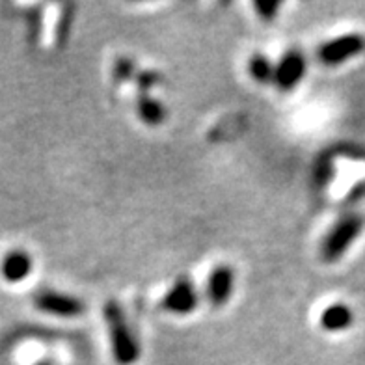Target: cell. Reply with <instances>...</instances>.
I'll return each mask as SVG.
<instances>
[{
  "mask_svg": "<svg viewBox=\"0 0 365 365\" xmlns=\"http://www.w3.org/2000/svg\"><path fill=\"white\" fill-rule=\"evenodd\" d=\"M105 319L112 337V352L120 365H130L138 360V346L130 334L123 312L115 302H108L105 308Z\"/></svg>",
  "mask_w": 365,
  "mask_h": 365,
  "instance_id": "cell-1",
  "label": "cell"
},
{
  "mask_svg": "<svg viewBox=\"0 0 365 365\" xmlns=\"http://www.w3.org/2000/svg\"><path fill=\"white\" fill-rule=\"evenodd\" d=\"M364 230V220L358 215L345 217L341 222H337V226L330 231V235L324 240L322 246V255L327 261H337L351 248L356 237L360 235Z\"/></svg>",
  "mask_w": 365,
  "mask_h": 365,
  "instance_id": "cell-2",
  "label": "cell"
},
{
  "mask_svg": "<svg viewBox=\"0 0 365 365\" xmlns=\"http://www.w3.org/2000/svg\"><path fill=\"white\" fill-rule=\"evenodd\" d=\"M364 48L365 38H361L360 34H346L322 45L319 56L327 66H339V63L358 56Z\"/></svg>",
  "mask_w": 365,
  "mask_h": 365,
  "instance_id": "cell-3",
  "label": "cell"
},
{
  "mask_svg": "<svg viewBox=\"0 0 365 365\" xmlns=\"http://www.w3.org/2000/svg\"><path fill=\"white\" fill-rule=\"evenodd\" d=\"M34 304L38 309L48 313V315H56V317H78L84 312V306L78 298L54 293V291H45V293L38 294Z\"/></svg>",
  "mask_w": 365,
  "mask_h": 365,
  "instance_id": "cell-4",
  "label": "cell"
},
{
  "mask_svg": "<svg viewBox=\"0 0 365 365\" xmlns=\"http://www.w3.org/2000/svg\"><path fill=\"white\" fill-rule=\"evenodd\" d=\"M32 272V257L24 250H8L0 257V278L6 284H19Z\"/></svg>",
  "mask_w": 365,
  "mask_h": 365,
  "instance_id": "cell-5",
  "label": "cell"
},
{
  "mask_svg": "<svg viewBox=\"0 0 365 365\" xmlns=\"http://www.w3.org/2000/svg\"><path fill=\"white\" fill-rule=\"evenodd\" d=\"M197 304V294L188 279H179L164 297V308L178 315H187Z\"/></svg>",
  "mask_w": 365,
  "mask_h": 365,
  "instance_id": "cell-6",
  "label": "cell"
},
{
  "mask_svg": "<svg viewBox=\"0 0 365 365\" xmlns=\"http://www.w3.org/2000/svg\"><path fill=\"white\" fill-rule=\"evenodd\" d=\"M304 73H306V60L302 58V54L293 51V53L285 54L284 60L278 63V68L274 71V81L282 90H291L302 81Z\"/></svg>",
  "mask_w": 365,
  "mask_h": 365,
  "instance_id": "cell-7",
  "label": "cell"
},
{
  "mask_svg": "<svg viewBox=\"0 0 365 365\" xmlns=\"http://www.w3.org/2000/svg\"><path fill=\"white\" fill-rule=\"evenodd\" d=\"M207 293L212 306H224L233 293V270L226 264H220L211 272Z\"/></svg>",
  "mask_w": 365,
  "mask_h": 365,
  "instance_id": "cell-8",
  "label": "cell"
},
{
  "mask_svg": "<svg viewBox=\"0 0 365 365\" xmlns=\"http://www.w3.org/2000/svg\"><path fill=\"white\" fill-rule=\"evenodd\" d=\"M321 324L328 331H341L352 324V309L345 304H331L321 315Z\"/></svg>",
  "mask_w": 365,
  "mask_h": 365,
  "instance_id": "cell-9",
  "label": "cell"
},
{
  "mask_svg": "<svg viewBox=\"0 0 365 365\" xmlns=\"http://www.w3.org/2000/svg\"><path fill=\"white\" fill-rule=\"evenodd\" d=\"M138 115L142 118V121H145L148 125H160L166 118V110H164V106L160 105L157 99L153 97H149L148 93H142L138 97Z\"/></svg>",
  "mask_w": 365,
  "mask_h": 365,
  "instance_id": "cell-10",
  "label": "cell"
},
{
  "mask_svg": "<svg viewBox=\"0 0 365 365\" xmlns=\"http://www.w3.org/2000/svg\"><path fill=\"white\" fill-rule=\"evenodd\" d=\"M250 71H252V77H254L255 81L267 84V82L274 81V71H276V69L270 66V62L267 60V58L255 54L250 62Z\"/></svg>",
  "mask_w": 365,
  "mask_h": 365,
  "instance_id": "cell-11",
  "label": "cell"
},
{
  "mask_svg": "<svg viewBox=\"0 0 365 365\" xmlns=\"http://www.w3.org/2000/svg\"><path fill=\"white\" fill-rule=\"evenodd\" d=\"M278 8H279V6L274 4V2H270V4H264V2H261V4H257V10L261 11V15H263L264 10H269V17H274ZM264 17H267V14H264Z\"/></svg>",
  "mask_w": 365,
  "mask_h": 365,
  "instance_id": "cell-12",
  "label": "cell"
}]
</instances>
